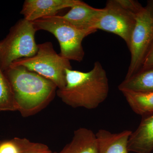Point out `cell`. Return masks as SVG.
Here are the masks:
<instances>
[{
    "instance_id": "cell-14",
    "label": "cell",
    "mask_w": 153,
    "mask_h": 153,
    "mask_svg": "<svg viewBox=\"0 0 153 153\" xmlns=\"http://www.w3.org/2000/svg\"><path fill=\"white\" fill-rule=\"evenodd\" d=\"M122 93L134 112L142 117L153 113V91L134 92L124 91Z\"/></svg>"
},
{
    "instance_id": "cell-2",
    "label": "cell",
    "mask_w": 153,
    "mask_h": 153,
    "mask_svg": "<svg viewBox=\"0 0 153 153\" xmlns=\"http://www.w3.org/2000/svg\"><path fill=\"white\" fill-rule=\"evenodd\" d=\"M13 92L18 111L23 117L35 114L54 98L57 88L53 82L22 66L4 71Z\"/></svg>"
},
{
    "instance_id": "cell-15",
    "label": "cell",
    "mask_w": 153,
    "mask_h": 153,
    "mask_svg": "<svg viewBox=\"0 0 153 153\" xmlns=\"http://www.w3.org/2000/svg\"><path fill=\"white\" fill-rule=\"evenodd\" d=\"M5 111H18V107L10 84L0 67V112Z\"/></svg>"
},
{
    "instance_id": "cell-17",
    "label": "cell",
    "mask_w": 153,
    "mask_h": 153,
    "mask_svg": "<svg viewBox=\"0 0 153 153\" xmlns=\"http://www.w3.org/2000/svg\"><path fill=\"white\" fill-rule=\"evenodd\" d=\"M47 145L32 142L26 139L22 153H52Z\"/></svg>"
},
{
    "instance_id": "cell-9",
    "label": "cell",
    "mask_w": 153,
    "mask_h": 153,
    "mask_svg": "<svg viewBox=\"0 0 153 153\" xmlns=\"http://www.w3.org/2000/svg\"><path fill=\"white\" fill-rule=\"evenodd\" d=\"M103 10V8H96L80 1L61 16L76 28L90 35L97 31L96 27Z\"/></svg>"
},
{
    "instance_id": "cell-10",
    "label": "cell",
    "mask_w": 153,
    "mask_h": 153,
    "mask_svg": "<svg viewBox=\"0 0 153 153\" xmlns=\"http://www.w3.org/2000/svg\"><path fill=\"white\" fill-rule=\"evenodd\" d=\"M142 117L139 126L129 138L128 152L151 153L153 150V113Z\"/></svg>"
},
{
    "instance_id": "cell-6",
    "label": "cell",
    "mask_w": 153,
    "mask_h": 153,
    "mask_svg": "<svg viewBox=\"0 0 153 153\" xmlns=\"http://www.w3.org/2000/svg\"><path fill=\"white\" fill-rule=\"evenodd\" d=\"M153 44V1H150L137 14L128 47L131 60L125 78L140 69L145 56Z\"/></svg>"
},
{
    "instance_id": "cell-18",
    "label": "cell",
    "mask_w": 153,
    "mask_h": 153,
    "mask_svg": "<svg viewBox=\"0 0 153 153\" xmlns=\"http://www.w3.org/2000/svg\"><path fill=\"white\" fill-rule=\"evenodd\" d=\"M152 67H153V44L145 56L142 66L140 70L146 69Z\"/></svg>"
},
{
    "instance_id": "cell-5",
    "label": "cell",
    "mask_w": 153,
    "mask_h": 153,
    "mask_svg": "<svg viewBox=\"0 0 153 153\" xmlns=\"http://www.w3.org/2000/svg\"><path fill=\"white\" fill-rule=\"evenodd\" d=\"M11 66H24L36 72L54 82L57 89L66 85V69H72L70 60L57 54L51 42L38 44L36 55L17 60Z\"/></svg>"
},
{
    "instance_id": "cell-13",
    "label": "cell",
    "mask_w": 153,
    "mask_h": 153,
    "mask_svg": "<svg viewBox=\"0 0 153 153\" xmlns=\"http://www.w3.org/2000/svg\"><path fill=\"white\" fill-rule=\"evenodd\" d=\"M118 88L121 92L153 91V67L141 69L129 78H125Z\"/></svg>"
},
{
    "instance_id": "cell-7",
    "label": "cell",
    "mask_w": 153,
    "mask_h": 153,
    "mask_svg": "<svg viewBox=\"0 0 153 153\" xmlns=\"http://www.w3.org/2000/svg\"><path fill=\"white\" fill-rule=\"evenodd\" d=\"M103 9L97 30L117 35L128 47L137 14L134 5L128 0H109Z\"/></svg>"
},
{
    "instance_id": "cell-16",
    "label": "cell",
    "mask_w": 153,
    "mask_h": 153,
    "mask_svg": "<svg viewBox=\"0 0 153 153\" xmlns=\"http://www.w3.org/2000/svg\"><path fill=\"white\" fill-rule=\"evenodd\" d=\"M26 140L15 137L0 142V153H22Z\"/></svg>"
},
{
    "instance_id": "cell-4",
    "label": "cell",
    "mask_w": 153,
    "mask_h": 153,
    "mask_svg": "<svg viewBox=\"0 0 153 153\" xmlns=\"http://www.w3.org/2000/svg\"><path fill=\"white\" fill-rule=\"evenodd\" d=\"M33 22L37 31L44 30L55 36L60 45V55L69 60L81 62L85 52L82 46L83 39L89 34L76 28L61 16L47 17Z\"/></svg>"
},
{
    "instance_id": "cell-12",
    "label": "cell",
    "mask_w": 153,
    "mask_h": 153,
    "mask_svg": "<svg viewBox=\"0 0 153 153\" xmlns=\"http://www.w3.org/2000/svg\"><path fill=\"white\" fill-rule=\"evenodd\" d=\"M58 153H98L96 134L85 128L77 129L74 132L71 141Z\"/></svg>"
},
{
    "instance_id": "cell-3",
    "label": "cell",
    "mask_w": 153,
    "mask_h": 153,
    "mask_svg": "<svg viewBox=\"0 0 153 153\" xmlns=\"http://www.w3.org/2000/svg\"><path fill=\"white\" fill-rule=\"evenodd\" d=\"M33 22L19 20L11 27L5 38L0 41V67L5 71L15 61L34 56L38 50Z\"/></svg>"
},
{
    "instance_id": "cell-11",
    "label": "cell",
    "mask_w": 153,
    "mask_h": 153,
    "mask_svg": "<svg viewBox=\"0 0 153 153\" xmlns=\"http://www.w3.org/2000/svg\"><path fill=\"white\" fill-rule=\"evenodd\" d=\"M132 132L125 130L112 133L106 130L100 129L96 134L98 153H128V144Z\"/></svg>"
},
{
    "instance_id": "cell-19",
    "label": "cell",
    "mask_w": 153,
    "mask_h": 153,
    "mask_svg": "<svg viewBox=\"0 0 153 153\" xmlns=\"http://www.w3.org/2000/svg\"><path fill=\"white\" fill-rule=\"evenodd\" d=\"M56 153V152H55V153Z\"/></svg>"
},
{
    "instance_id": "cell-8",
    "label": "cell",
    "mask_w": 153,
    "mask_h": 153,
    "mask_svg": "<svg viewBox=\"0 0 153 153\" xmlns=\"http://www.w3.org/2000/svg\"><path fill=\"white\" fill-rule=\"evenodd\" d=\"M79 0H26L20 13L29 22L57 16L59 11L73 7Z\"/></svg>"
},
{
    "instance_id": "cell-1",
    "label": "cell",
    "mask_w": 153,
    "mask_h": 153,
    "mask_svg": "<svg viewBox=\"0 0 153 153\" xmlns=\"http://www.w3.org/2000/svg\"><path fill=\"white\" fill-rule=\"evenodd\" d=\"M109 86L106 71L96 61L88 72L67 69L66 84L56 94L65 104L74 108H97L107 98Z\"/></svg>"
}]
</instances>
